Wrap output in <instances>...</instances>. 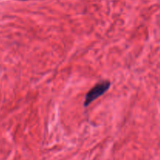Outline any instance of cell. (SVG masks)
<instances>
[{
  "label": "cell",
  "instance_id": "6da1fadb",
  "mask_svg": "<svg viewBox=\"0 0 160 160\" xmlns=\"http://www.w3.org/2000/svg\"><path fill=\"white\" fill-rule=\"evenodd\" d=\"M111 86V83L108 81H102L98 84H95V87L92 88L85 96V100H84V105L85 107L88 106L92 102L95 101L100 96L104 95L106 92L109 89Z\"/></svg>",
  "mask_w": 160,
  "mask_h": 160
},
{
  "label": "cell",
  "instance_id": "7a4b0ae2",
  "mask_svg": "<svg viewBox=\"0 0 160 160\" xmlns=\"http://www.w3.org/2000/svg\"><path fill=\"white\" fill-rule=\"evenodd\" d=\"M20 1H27V0H20Z\"/></svg>",
  "mask_w": 160,
  "mask_h": 160
}]
</instances>
